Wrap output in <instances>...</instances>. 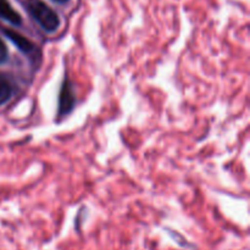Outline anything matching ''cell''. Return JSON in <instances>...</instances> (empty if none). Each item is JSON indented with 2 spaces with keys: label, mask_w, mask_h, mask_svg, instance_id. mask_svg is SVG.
Segmentation results:
<instances>
[{
  "label": "cell",
  "mask_w": 250,
  "mask_h": 250,
  "mask_svg": "<svg viewBox=\"0 0 250 250\" xmlns=\"http://www.w3.org/2000/svg\"><path fill=\"white\" fill-rule=\"evenodd\" d=\"M7 59V48L4 42L0 39V63L5 62Z\"/></svg>",
  "instance_id": "cell-6"
},
{
  "label": "cell",
  "mask_w": 250,
  "mask_h": 250,
  "mask_svg": "<svg viewBox=\"0 0 250 250\" xmlns=\"http://www.w3.org/2000/svg\"><path fill=\"white\" fill-rule=\"evenodd\" d=\"M0 17L14 26H20L22 23V17L7 0H0Z\"/></svg>",
  "instance_id": "cell-4"
},
{
  "label": "cell",
  "mask_w": 250,
  "mask_h": 250,
  "mask_svg": "<svg viewBox=\"0 0 250 250\" xmlns=\"http://www.w3.org/2000/svg\"><path fill=\"white\" fill-rule=\"evenodd\" d=\"M75 94H73L71 83L67 80L62 83V87L60 90V97H59V115L63 116L68 112L72 111L75 107Z\"/></svg>",
  "instance_id": "cell-2"
},
{
  "label": "cell",
  "mask_w": 250,
  "mask_h": 250,
  "mask_svg": "<svg viewBox=\"0 0 250 250\" xmlns=\"http://www.w3.org/2000/svg\"><path fill=\"white\" fill-rule=\"evenodd\" d=\"M53 1L58 2V4H66V2H68L70 0H53Z\"/></svg>",
  "instance_id": "cell-7"
},
{
  "label": "cell",
  "mask_w": 250,
  "mask_h": 250,
  "mask_svg": "<svg viewBox=\"0 0 250 250\" xmlns=\"http://www.w3.org/2000/svg\"><path fill=\"white\" fill-rule=\"evenodd\" d=\"M12 92L14 89L10 81L5 76L0 75V105L9 102L10 98L12 97Z\"/></svg>",
  "instance_id": "cell-5"
},
{
  "label": "cell",
  "mask_w": 250,
  "mask_h": 250,
  "mask_svg": "<svg viewBox=\"0 0 250 250\" xmlns=\"http://www.w3.org/2000/svg\"><path fill=\"white\" fill-rule=\"evenodd\" d=\"M27 7L31 16L38 22L39 26L48 33H53L60 26V19L51 7L42 0H28Z\"/></svg>",
  "instance_id": "cell-1"
},
{
  "label": "cell",
  "mask_w": 250,
  "mask_h": 250,
  "mask_svg": "<svg viewBox=\"0 0 250 250\" xmlns=\"http://www.w3.org/2000/svg\"><path fill=\"white\" fill-rule=\"evenodd\" d=\"M4 33L5 36H6L7 38H9L10 41H11L12 43H14L15 45L22 51V53L32 54L36 51V45H34L31 41H28L26 37L21 36L20 33H17V32L15 31H11V29H5Z\"/></svg>",
  "instance_id": "cell-3"
}]
</instances>
